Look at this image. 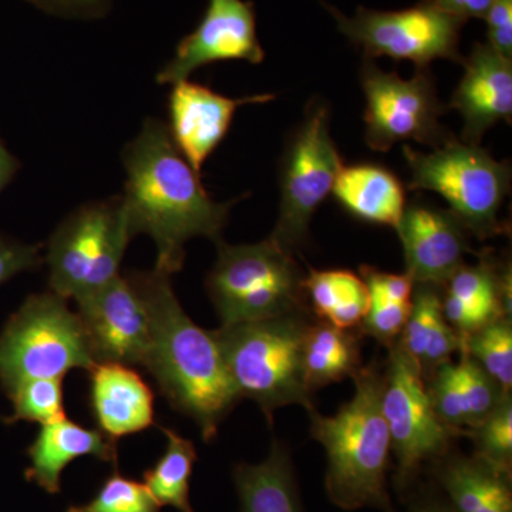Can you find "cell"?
<instances>
[{
    "mask_svg": "<svg viewBox=\"0 0 512 512\" xmlns=\"http://www.w3.org/2000/svg\"><path fill=\"white\" fill-rule=\"evenodd\" d=\"M436 8L458 19H484L495 0H430Z\"/></svg>",
    "mask_w": 512,
    "mask_h": 512,
    "instance_id": "obj_37",
    "label": "cell"
},
{
    "mask_svg": "<svg viewBox=\"0 0 512 512\" xmlns=\"http://www.w3.org/2000/svg\"><path fill=\"white\" fill-rule=\"evenodd\" d=\"M303 289L315 315L335 328H355L369 311L370 295L365 281L352 271L309 269Z\"/></svg>",
    "mask_w": 512,
    "mask_h": 512,
    "instance_id": "obj_26",
    "label": "cell"
},
{
    "mask_svg": "<svg viewBox=\"0 0 512 512\" xmlns=\"http://www.w3.org/2000/svg\"><path fill=\"white\" fill-rule=\"evenodd\" d=\"M342 167V157L330 134L328 104L312 100L282 156L281 201L278 222L269 237L272 241L292 254L303 247L313 215L332 194Z\"/></svg>",
    "mask_w": 512,
    "mask_h": 512,
    "instance_id": "obj_9",
    "label": "cell"
},
{
    "mask_svg": "<svg viewBox=\"0 0 512 512\" xmlns=\"http://www.w3.org/2000/svg\"><path fill=\"white\" fill-rule=\"evenodd\" d=\"M76 305L94 362L146 367L150 316L128 275L117 276Z\"/></svg>",
    "mask_w": 512,
    "mask_h": 512,
    "instance_id": "obj_13",
    "label": "cell"
},
{
    "mask_svg": "<svg viewBox=\"0 0 512 512\" xmlns=\"http://www.w3.org/2000/svg\"><path fill=\"white\" fill-rule=\"evenodd\" d=\"M127 275L150 316L151 345L144 369L171 407L190 417L205 443H210L241 400L217 338L185 313L170 274L154 268Z\"/></svg>",
    "mask_w": 512,
    "mask_h": 512,
    "instance_id": "obj_2",
    "label": "cell"
},
{
    "mask_svg": "<svg viewBox=\"0 0 512 512\" xmlns=\"http://www.w3.org/2000/svg\"><path fill=\"white\" fill-rule=\"evenodd\" d=\"M403 244L406 274L414 285H444L470 252L467 229L453 212L413 202L396 228Z\"/></svg>",
    "mask_w": 512,
    "mask_h": 512,
    "instance_id": "obj_16",
    "label": "cell"
},
{
    "mask_svg": "<svg viewBox=\"0 0 512 512\" xmlns=\"http://www.w3.org/2000/svg\"><path fill=\"white\" fill-rule=\"evenodd\" d=\"M407 512H454L443 495L433 493L420 494L414 497Z\"/></svg>",
    "mask_w": 512,
    "mask_h": 512,
    "instance_id": "obj_40",
    "label": "cell"
},
{
    "mask_svg": "<svg viewBox=\"0 0 512 512\" xmlns=\"http://www.w3.org/2000/svg\"><path fill=\"white\" fill-rule=\"evenodd\" d=\"M436 478L454 512H512L511 468L478 453L446 458Z\"/></svg>",
    "mask_w": 512,
    "mask_h": 512,
    "instance_id": "obj_22",
    "label": "cell"
},
{
    "mask_svg": "<svg viewBox=\"0 0 512 512\" xmlns=\"http://www.w3.org/2000/svg\"><path fill=\"white\" fill-rule=\"evenodd\" d=\"M167 447L160 460L144 473V485L160 507H173L180 512H194L190 501L192 468L198 460L191 440L173 429L161 427Z\"/></svg>",
    "mask_w": 512,
    "mask_h": 512,
    "instance_id": "obj_28",
    "label": "cell"
},
{
    "mask_svg": "<svg viewBox=\"0 0 512 512\" xmlns=\"http://www.w3.org/2000/svg\"><path fill=\"white\" fill-rule=\"evenodd\" d=\"M28 454L30 466L25 471L26 480L52 495L62 493L64 468L76 458L94 457L114 466L119 461L116 441L103 431L87 429L66 416L40 426Z\"/></svg>",
    "mask_w": 512,
    "mask_h": 512,
    "instance_id": "obj_21",
    "label": "cell"
},
{
    "mask_svg": "<svg viewBox=\"0 0 512 512\" xmlns=\"http://www.w3.org/2000/svg\"><path fill=\"white\" fill-rule=\"evenodd\" d=\"M9 399L13 404V416L8 417V423L23 420L43 426L66 416L62 379L28 380L16 387Z\"/></svg>",
    "mask_w": 512,
    "mask_h": 512,
    "instance_id": "obj_30",
    "label": "cell"
},
{
    "mask_svg": "<svg viewBox=\"0 0 512 512\" xmlns=\"http://www.w3.org/2000/svg\"><path fill=\"white\" fill-rule=\"evenodd\" d=\"M410 309L412 302H392L370 296L369 311L362 323L366 332L380 343L393 345L394 340L402 335Z\"/></svg>",
    "mask_w": 512,
    "mask_h": 512,
    "instance_id": "obj_33",
    "label": "cell"
},
{
    "mask_svg": "<svg viewBox=\"0 0 512 512\" xmlns=\"http://www.w3.org/2000/svg\"><path fill=\"white\" fill-rule=\"evenodd\" d=\"M477 453L480 456L511 468L512 461V402L510 393L490 416L474 429Z\"/></svg>",
    "mask_w": 512,
    "mask_h": 512,
    "instance_id": "obj_32",
    "label": "cell"
},
{
    "mask_svg": "<svg viewBox=\"0 0 512 512\" xmlns=\"http://www.w3.org/2000/svg\"><path fill=\"white\" fill-rule=\"evenodd\" d=\"M146 485L114 470L86 504L70 505L66 512H161Z\"/></svg>",
    "mask_w": 512,
    "mask_h": 512,
    "instance_id": "obj_31",
    "label": "cell"
},
{
    "mask_svg": "<svg viewBox=\"0 0 512 512\" xmlns=\"http://www.w3.org/2000/svg\"><path fill=\"white\" fill-rule=\"evenodd\" d=\"M232 477L241 512H305L291 456L282 444H272L262 463L237 464Z\"/></svg>",
    "mask_w": 512,
    "mask_h": 512,
    "instance_id": "obj_24",
    "label": "cell"
},
{
    "mask_svg": "<svg viewBox=\"0 0 512 512\" xmlns=\"http://www.w3.org/2000/svg\"><path fill=\"white\" fill-rule=\"evenodd\" d=\"M0 421H3V423H8V419H6V417L0 416Z\"/></svg>",
    "mask_w": 512,
    "mask_h": 512,
    "instance_id": "obj_41",
    "label": "cell"
},
{
    "mask_svg": "<svg viewBox=\"0 0 512 512\" xmlns=\"http://www.w3.org/2000/svg\"><path fill=\"white\" fill-rule=\"evenodd\" d=\"M433 373L427 387L431 403L439 419L454 433L477 429L508 394L464 352L457 363L448 360Z\"/></svg>",
    "mask_w": 512,
    "mask_h": 512,
    "instance_id": "obj_20",
    "label": "cell"
},
{
    "mask_svg": "<svg viewBox=\"0 0 512 512\" xmlns=\"http://www.w3.org/2000/svg\"><path fill=\"white\" fill-rule=\"evenodd\" d=\"M414 288L412 309L399 343L426 377L461 349V338L444 318L439 286Z\"/></svg>",
    "mask_w": 512,
    "mask_h": 512,
    "instance_id": "obj_25",
    "label": "cell"
},
{
    "mask_svg": "<svg viewBox=\"0 0 512 512\" xmlns=\"http://www.w3.org/2000/svg\"><path fill=\"white\" fill-rule=\"evenodd\" d=\"M333 197L357 220L396 229L406 210V188L383 165H343L336 177Z\"/></svg>",
    "mask_w": 512,
    "mask_h": 512,
    "instance_id": "obj_23",
    "label": "cell"
},
{
    "mask_svg": "<svg viewBox=\"0 0 512 512\" xmlns=\"http://www.w3.org/2000/svg\"><path fill=\"white\" fill-rule=\"evenodd\" d=\"M409 164V190L433 191L450 205L454 217L478 239L505 232L498 220L511 188V165L497 161L480 144L447 141L430 153L403 147Z\"/></svg>",
    "mask_w": 512,
    "mask_h": 512,
    "instance_id": "obj_6",
    "label": "cell"
},
{
    "mask_svg": "<svg viewBox=\"0 0 512 512\" xmlns=\"http://www.w3.org/2000/svg\"><path fill=\"white\" fill-rule=\"evenodd\" d=\"M360 83L366 96V143L372 150L386 153L406 140L437 148L456 137L441 126L446 106L430 69H417L412 79H402L365 57Z\"/></svg>",
    "mask_w": 512,
    "mask_h": 512,
    "instance_id": "obj_12",
    "label": "cell"
},
{
    "mask_svg": "<svg viewBox=\"0 0 512 512\" xmlns=\"http://www.w3.org/2000/svg\"><path fill=\"white\" fill-rule=\"evenodd\" d=\"M42 245H29L0 234V286L23 272L42 266Z\"/></svg>",
    "mask_w": 512,
    "mask_h": 512,
    "instance_id": "obj_34",
    "label": "cell"
},
{
    "mask_svg": "<svg viewBox=\"0 0 512 512\" xmlns=\"http://www.w3.org/2000/svg\"><path fill=\"white\" fill-rule=\"evenodd\" d=\"M264 59L265 52L256 33L254 3L208 0L201 22L178 43L173 59L157 74V83L183 82L195 70L212 63L244 60L259 64Z\"/></svg>",
    "mask_w": 512,
    "mask_h": 512,
    "instance_id": "obj_14",
    "label": "cell"
},
{
    "mask_svg": "<svg viewBox=\"0 0 512 512\" xmlns=\"http://www.w3.org/2000/svg\"><path fill=\"white\" fill-rule=\"evenodd\" d=\"M20 168L18 158L10 153L9 148L6 147L5 141L0 137V192L5 190L13 178L16 177Z\"/></svg>",
    "mask_w": 512,
    "mask_h": 512,
    "instance_id": "obj_39",
    "label": "cell"
},
{
    "mask_svg": "<svg viewBox=\"0 0 512 512\" xmlns=\"http://www.w3.org/2000/svg\"><path fill=\"white\" fill-rule=\"evenodd\" d=\"M325 6L338 23L339 32L360 47L367 59L410 60L417 69H429L439 59L463 63L458 45L466 20L448 15L430 0L393 12L359 8L352 18Z\"/></svg>",
    "mask_w": 512,
    "mask_h": 512,
    "instance_id": "obj_10",
    "label": "cell"
},
{
    "mask_svg": "<svg viewBox=\"0 0 512 512\" xmlns=\"http://www.w3.org/2000/svg\"><path fill=\"white\" fill-rule=\"evenodd\" d=\"M444 285L447 291L441 309L461 338L494 320L510 318L511 271L487 254L476 265H461Z\"/></svg>",
    "mask_w": 512,
    "mask_h": 512,
    "instance_id": "obj_18",
    "label": "cell"
},
{
    "mask_svg": "<svg viewBox=\"0 0 512 512\" xmlns=\"http://www.w3.org/2000/svg\"><path fill=\"white\" fill-rule=\"evenodd\" d=\"M463 64V77L448 107L457 110L464 121L461 140L480 144L491 127L500 121L511 123L512 60L485 42L476 43Z\"/></svg>",
    "mask_w": 512,
    "mask_h": 512,
    "instance_id": "obj_17",
    "label": "cell"
},
{
    "mask_svg": "<svg viewBox=\"0 0 512 512\" xmlns=\"http://www.w3.org/2000/svg\"><path fill=\"white\" fill-rule=\"evenodd\" d=\"M47 12L67 13V15H96L106 8V0H30Z\"/></svg>",
    "mask_w": 512,
    "mask_h": 512,
    "instance_id": "obj_38",
    "label": "cell"
},
{
    "mask_svg": "<svg viewBox=\"0 0 512 512\" xmlns=\"http://www.w3.org/2000/svg\"><path fill=\"white\" fill-rule=\"evenodd\" d=\"M217 245L207 289L222 326L306 311L305 275L295 254L271 238L258 244Z\"/></svg>",
    "mask_w": 512,
    "mask_h": 512,
    "instance_id": "obj_5",
    "label": "cell"
},
{
    "mask_svg": "<svg viewBox=\"0 0 512 512\" xmlns=\"http://www.w3.org/2000/svg\"><path fill=\"white\" fill-rule=\"evenodd\" d=\"M461 338V336H460ZM461 352L476 360L495 382L510 393L512 386L511 320L501 318L461 338Z\"/></svg>",
    "mask_w": 512,
    "mask_h": 512,
    "instance_id": "obj_29",
    "label": "cell"
},
{
    "mask_svg": "<svg viewBox=\"0 0 512 512\" xmlns=\"http://www.w3.org/2000/svg\"><path fill=\"white\" fill-rule=\"evenodd\" d=\"M89 379L94 420L110 440L117 443L154 426L153 390L133 366L96 363Z\"/></svg>",
    "mask_w": 512,
    "mask_h": 512,
    "instance_id": "obj_19",
    "label": "cell"
},
{
    "mask_svg": "<svg viewBox=\"0 0 512 512\" xmlns=\"http://www.w3.org/2000/svg\"><path fill=\"white\" fill-rule=\"evenodd\" d=\"M303 369L311 392L355 376L360 370L357 339L348 330L326 322L309 326L303 346Z\"/></svg>",
    "mask_w": 512,
    "mask_h": 512,
    "instance_id": "obj_27",
    "label": "cell"
},
{
    "mask_svg": "<svg viewBox=\"0 0 512 512\" xmlns=\"http://www.w3.org/2000/svg\"><path fill=\"white\" fill-rule=\"evenodd\" d=\"M353 379L355 394L335 416L309 412L312 439L328 458L326 494L345 511L396 512L387 490L392 446L382 412L383 376L369 366L360 367Z\"/></svg>",
    "mask_w": 512,
    "mask_h": 512,
    "instance_id": "obj_3",
    "label": "cell"
},
{
    "mask_svg": "<svg viewBox=\"0 0 512 512\" xmlns=\"http://www.w3.org/2000/svg\"><path fill=\"white\" fill-rule=\"evenodd\" d=\"M484 19L488 45L498 55L512 60V0H495Z\"/></svg>",
    "mask_w": 512,
    "mask_h": 512,
    "instance_id": "obj_36",
    "label": "cell"
},
{
    "mask_svg": "<svg viewBox=\"0 0 512 512\" xmlns=\"http://www.w3.org/2000/svg\"><path fill=\"white\" fill-rule=\"evenodd\" d=\"M173 86L168 97V131L192 170L200 175L202 165L227 137L235 111L247 104H265L275 99L274 94L231 99L188 80Z\"/></svg>",
    "mask_w": 512,
    "mask_h": 512,
    "instance_id": "obj_15",
    "label": "cell"
},
{
    "mask_svg": "<svg viewBox=\"0 0 512 512\" xmlns=\"http://www.w3.org/2000/svg\"><path fill=\"white\" fill-rule=\"evenodd\" d=\"M360 276L372 298L386 299L392 302H412L414 282L409 275H394L379 271L372 266H363Z\"/></svg>",
    "mask_w": 512,
    "mask_h": 512,
    "instance_id": "obj_35",
    "label": "cell"
},
{
    "mask_svg": "<svg viewBox=\"0 0 512 512\" xmlns=\"http://www.w3.org/2000/svg\"><path fill=\"white\" fill-rule=\"evenodd\" d=\"M126 191L121 195L130 237L148 235L157 247L156 268L173 276L183 269L185 244L194 238L222 241L229 211L237 201L217 202L202 187L175 146L167 124L144 121L123 151Z\"/></svg>",
    "mask_w": 512,
    "mask_h": 512,
    "instance_id": "obj_1",
    "label": "cell"
},
{
    "mask_svg": "<svg viewBox=\"0 0 512 512\" xmlns=\"http://www.w3.org/2000/svg\"><path fill=\"white\" fill-rule=\"evenodd\" d=\"M305 312L214 330L239 397L252 400L272 423L275 410L299 404L315 410L303 369L309 329Z\"/></svg>",
    "mask_w": 512,
    "mask_h": 512,
    "instance_id": "obj_4",
    "label": "cell"
},
{
    "mask_svg": "<svg viewBox=\"0 0 512 512\" xmlns=\"http://www.w3.org/2000/svg\"><path fill=\"white\" fill-rule=\"evenodd\" d=\"M382 412L397 461L396 485L404 491L424 464L447 453L457 433L437 416L419 365L399 342L390 346L383 376Z\"/></svg>",
    "mask_w": 512,
    "mask_h": 512,
    "instance_id": "obj_11",
    "label": "cell"
},
{
    "mask_svg": "<svg viewBox=\"0 0 512 512\" xmlns=\"http://www.w3.org/2000/svg\"><path fill=\"white\" fill-rule=\"evenodd\" d=\"M131 239L121 197L77 208L47 242L50 291L77 302L110 284Z\"/></svg>",
    "mask_w": 512,
    "mask_h": 512,
    "instance_id": "obj_8",
    "label": "cell"
},
{
    "mask_svg": "<svg viewBox=\"0 0 512 512\" xmlns=\"http://www.w3.org/2000/svg\"><path fill=\"white\" fill-rule=\"evenodd\" d=\"M94 365L79 316L52 291L30 295L0 332V384L8 396L28 380H63Z\"/></svg>",
    "mask_w": 512,
    "mask_h": 512,
    "instance_id": "obj_7",
    "label": "cell"
}]
</instances>
